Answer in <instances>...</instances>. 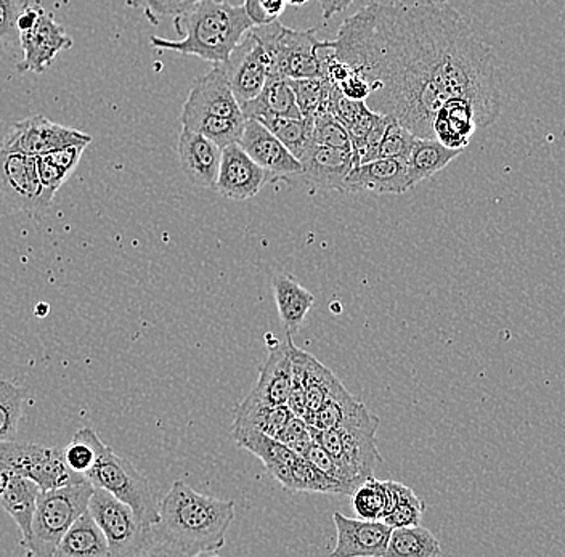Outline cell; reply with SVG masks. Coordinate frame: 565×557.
<instances>
[{"mask_svg": "<svg viewBox=\"0 0 565 557\" xmlns=\"http://www.w3.org/2000/svg\"><path fill=\"white\" fill-rule=\"evenodd\" d=\"M324 20H331L335 13L344 12L355 0H318ZM423 2H448V0H423Z\"/></svg>", "mask_w": 565, "mask_h": 557, "instance_id": "46", "label": "cell"}, {"mask_svg": "<svg viewBox=\"0 0 565 557\" xmlns=\"http://www.w3.org/2000/svg\"><path fill=\"white\" fill-rule=\"evenodd\" d=\"M233 521L235 502L203 495L175 481L159 504V521L151 527L147 556L215 555L224 548Z\"/></svg>", "mask_w": 565, "mask_h": 557, "instance_id": "2", "label": "cell"}, {"mask_svg": "<svg viewBox=\"0 0 565 557\" xmlns=\"http://www.w3.org/2000/svg\"><path fill=\"white\" fill-rule=\"evenodd\" d=\"M0 196L12 210L39 214L49 210L42 200L38 160L0 148Z\"/></svg>", "mask_w": 565, "mask_h": 557, "instance_id": "11", "label": "cell"}, {"mask_svg": "<svg viewBox=\"0 0 565 557\" xmlns=\"http://www.w3.org/2000/svg\"><path fill=\"white\" fill-rule=\"evenodd\" d=\"M179 161L183 174L198 189L214 190L221 168L222 148L203 133L182 129L179 136Z\"/></svg>", "mask_w": 565, "mask_h": 557, "instance_id": "20", "label": "cell"}, {"mask_svg": "<svg viewBox=\"0 0 565 557\" xmlns=\"http://www.w3.org/2000/svg\"><path fill=\"white\" fill-rule=\"evenodd\" d=\"M201 0H129L130 6L141 9L148 19L157 23L158 19L164 17L182 15L186 10L192 9Z\"/></svg>", "mask_w": 565, "mask_h": 557, "instance_id": "41", "label": "cell"}, {"mask_svg": "<svg viewBox=\"0 0 565 557\" xmlns=\"http://www.w3.org/2000/svg\"><path fill=\"white\" fill-rule=\"evenodd\" d=\"M292 416L295 415L286 405L264 404L247 396L236 407L232 429H254V431L277 437Z\"/></svg>", "mask_w": 565, "mask_h": 557, "instance_id": "29", "label": "cell"}, {"mask_svg": "<svg viewBox=\"0 0 565 557\" xmlns=\"http://www.w3.org/2000/svg\"><path fill=\"white\" fill-rule=\"evenodd\" d=\"M87 144H71L51 153L35 158L38 160L39 179L42 183V200L51 207L56 192L65 185L66 180L79 165Z\"/></svg>", "mask_w": 565, "mask_h": 557, "instance_id": "26", "label": "cell"}, {"mask_svg": "<svg viewBox=\"0 0 565 557\" xmlns=\"http://www.w3.org/2000/svg\"><path fill=\"white\" fill-rule=\"evenodd\" d=\"M180 122L182 129L203 133L221 148L238 142L246 118L222 63L212 66L210 73L194 81L183 104Z\"/></svg>", "mask_w": 565, "mask_h": 557, "instance_id": "4", "label": "cell"}, {"mask_svg": "<svg viewBox=\"0 0 565 557\" xmlns=\"http://www.w3.org/2000/svg\"><path fill=\"white\" fill-rule=\"evenodd\" d=\"M338 542L333 557H381L386 556L392 527L383 521L351 519L342 513L333 514Z\"/></svg>", "mask_w": 565, "mask_h": 557, "instance_id": "17", "label": "cell"}, {"mask_svg": "<svg viewBox=\"0 0 565 557\" xmlns=\"http://www.w3.org/2000/svg\"><path fill=\"white\" fill-rule=\"evenodd\" d=\"M86 478L94 486L129 504L148 528L158 524L159 504L150 481L129 460L119 457L109 447H106Z\"/></svg>", "mask_w": 565, "mask_h": 557, "instance_id": "8", "label": "cell"}, {"mask_svg": "<svg viewBox=\"0 0 565 557\" xmlns=\"http://www.w3.org/2000/svg\"><path fill=\"white\" fill-rule=\"evenodd\" d=\"M56 557H105L109 556L108 542L92 514H81L63 535L56 548Z\"/></svg>", "mask_w": 565, "mask_h": 557, "instance_id": "27", "label": "cell"}, {"mask_svg": "<svg viewBox=\"0 0 565 557\" xmlns=\"http://www.w3.org/2000/svg\"><path fill=\"white\" fill-rule=\"evenodd\" d=\"M41 10L42 7L38 9V7L24 6L17 20L18 33H24V31H30L31 28H34V24L38 23L39 15H41Z\"/></svg>", "mask_w": 565, "mask_h": 557, "instance_id": "47", "label": "cell"}, {"mask_svg": "<svg viewBox=\"0 0 565 557\" xmlns=\"http://www.w3.org/2000/svg\"><path fill=\"white\" fill-rule=\"evenodd\" d=\"M412 189L404 160L377 158L353 165L344 180L342 193H374V195H404Z\"/></svg>", "mask_w": 565, "mask_h": 557, "instance_id": "18", "label": "cell"}, {"mask_svg": "<svg viewBox=\"0 0 565 557\" xmlns=\"http://www.w3.org/2000/svg\"><path fill=\"white\" fill-rule=\"evenodd\" d=\"M416 139L418 136H415L412 130L398 125L395 119H391L380 143H377L376 160L377 158H391V160L405 161Z\"/></svg>", "mask_w": 565, "mask_h": 557, "instance_id": "39", "label": "cell"}, {"mask_svg": "<svg viewBox=\"0 0 565 557\" xmlns=\"http://www.w3.org/2000/svg\"><path fill=\"white\" fill-rule=\"evenodd\" d=\"M94 489V484L86 479L77 484L56 486L39 493L30 543L24 548L28 555H55L63 535L81 514L86 513Z\"/></svg>", "mask_w": 565, "mask_h": 557, "instance_id": "6", "label": "cell"}, {"mask_svg": "<svg viewBox=\"0 0 565 557\" xmlns=\"http://www.w3.org/2000/svg\"><path fill=\"white\" fill-rule=\"evenodd\" d=\"M250 33L263 42L270 56L271 77H320L317 51L321 41H318L316 30H292L275 20L268 24H254Z\"/></svg>", "mask_w": 565, "mask_h": 557, "instance_id": "7", "label": "cell"}, {"mask_svg": "<svg viewBox=\"0 0 565 557\" xmlns=\"http://www.w3.org/2000/svg\"><path fill=\"white\" fill-rule=\"evenodd\" d=\"M259 122H263L298 160L312 143V119L268 118Z\"/></svg>", "mask_w": 565, "mask_h": 557, "instance_id": "35", "label": "cell"}, {"mask_svg": "<svg viewBox=\"0 0 565 557\" xmlns=\"http://www.w3.org/2000/svg\"><path fill=\"white\" fill-rule=\"evenodd\" d=\"M363 408H365V404L359 400V398L353 397L345 389L344 384L338 381L327 401H324L323 407L310 418L309 426L310 428L321 429V431H324V429H335L355 418Z\"/></svg>", "mask_w": 565, "mask_h": 557, "instance_id": "30", "label": "cell"}, {"mask_svg": "<svg viewBox=\"0 0 565 557\" xmlns=\"http://www.w3.org/2000/svg\"><path fill=\"white\" fill-rule=\"evenodd\" d=\"M353 510L360 519L383 521L386 516V489L384 481L369 478L352 493Z\"/></svg>", "mask_w": 565, "mask_h": 557, "instance_id": "37", "label": "cell"}, {"mask_svg": "<svg viewBox=\"0 0 565 557\" xmlns=\"http://www.w3.org/2000/svg\"><path fill=\"white\" fill-rule=\"evenodd\" d=\"M23 7L21 0H0V49L20 45L17 20Z\"/></svg>", "mask_w": 565, "mask_h": 557, "instance_id": "44", "label": "cell"}, {"mask_svg": "<svg viewBox=\"0 0 565 557\" xmlns=\"http://www.w3.org/2000/svg\"><path fill=\"white\" fill-rule=\"evenodd\" d=\"M232 431L236 443L242 449L250 451L254 457L259 458L267 471L280 467V464L292 463L296 458L300 457L267 433L254 431V429H232Z\"/></svg>", "mask_w": 565, "mask_h": 557, "instance_id": "32", "label": "cell"}, {"mask_svg": "<svg viewBox=\"0 0 565 557\" xmlns=\"http://www.w3.org/2000/svg\"><path fill=\"white\" fill-rule=\"evenodd\" d=\"M90 143L92 136L88 133L56 125L45 116L34 115L10 127L0 148L38 158L71 144Z\"/></svg>", "mask_w": 565, "mask_h": 557, "instance_id": "12", "label": "cell"}, {"mask_svg": "<svg viewBox=\"0 0 565 557\" xmlns=\"http://www.w3.org/2000/svg\"><path fill=\"white\" fill-rule=\"evenodd\" d=\"M87 510L105 534L109 556H147L151 528L137 517L129 504L95 486Z\"/></svg>", "mask_w": 565, "mask_h": 557, "instance_id": "9", "label": "cell"}, {"mask_svg": "<svg viewBox=\"0 0 565 557\" xmlns=\"http://www.w3.org/2000/svg\"><path fill=\"white\" fill-rule=\"evenodd\" d=\"M73 38L68 36L65 28L56 23L51 13L41 10L38 23L30 31L20 33V47L23 58L18 63L20 73L41 74L47 72L55 62L56 55L73 47Z\"/></svg>", "mask_w": 565, "mask_h": 557, "instance_id": "15", "label": "cell"}, {"mask_svg": "<svg viewBox=\"0 0 565 557\" xmlns=\"http://www.w3.org/2000/svg\"><path fill=\"white\" fill-rule=\"evenodd\" d=\"M242 109L246 119L256 121L268 118H302L295 92L289 86V81L282 77H270L260 94L243 104Z\"/></svg>", "mask_w": 565, "mask_h": 557, "instance_id": "23", "label": "cell"}, {"mask_svg": "<svg viewBox=\"0 0 565 557\" xmlns=\"http://www.w3.org/2000/svg\"><path fill=\"white\" fill-rule=\"evenodd\" d=\"M0 471L15 472L31 479L41 492L77 484L87 479L71 471L63 450L47 449L34 443H18L15 440L0 443Z\"/></svg>", "mask_w": 565, "mask_h": 557, "instance_id": "10", "label": "cell"}, {"mask_svg": "<svg viewBox=\"0 0 565 557\" xmlns=\"http://www.w3.org/2000/svg\"><path fill=\"white\" fill-rule=\"evenodd\" d=\"M292 384V363L286 344L275 345L268 352L249 397L270 405H286Z\"/></svg>", "mask_w": 565, "mask_h": 557, "instance_id": "22", "label": "cell"}, {"mask_svg": "<svg viewBox=\"0 0 565 557\" xmlns=\"http://www.w3.org/2000/svg\"><path fill=\"white\" fill-rule=\"evenodd\" d=\"M380 418L363 408L355 418L335 429H312L313 440L334 458L344 472L349 484L356 489L363 481L373 478L383 464V457L376 446Z\"/></svg>", "mask_w": 565, "mask_h": 557, "instance_id": "5", "label": "cell"}, {"mask_svg": "<svg viewBox=\"0 0 565 557\" xmlns=\"http://www.w3.org/2000/svg\"><path fill=\"white\" fill-rule=\"evenodd\" d=\"M24 394L20 387L0 379V443L15 440L18 425L23 415Z\"/></svg>", "mask_w": 565, "mask_h": 557, "instance_id": "36", "label": "cell"}, {"mask_svg": "<svg viewBox=\"0 0 565 557\" xmlns=\"http://www.w3.org/2000/svg\"><path fill=\"white\" fill-rule=\"evenodd\" d=\"M222 65L239 105L256 98L271 77L270 56L250 31Z\"/></svg>", "mask_w": 565, "mask_h": 557, "instance_id": "13", "label": "cell"}, {"mask_svg": "<svg viewBox=\"0 0 565 557\" xmlns=\"http://www.w3.org/2000/svg\"><path fill=\"white\" fill-rule=\"evenodd\" d=\"M295 92L296 104L302 118L312 119L318 113L330 109L331 84L323 77H303L288 79Z\"/></svg>", "mask_w": 565, "mask_h": 557, "instance_id": "34", "label": "cell"}, {"mask_svg": "<svg viewBox=\"0 0 565 557\" xmlns=\"http://www.w3.org/2000/svg\"><path fill=\"white\" fill-rule=\"evenodd\" d=\"M238 143L270 175L271 182L302 174L298 158L256 119H246Z\"/></svg>", "mask_w": 565, "mask_h": 557, "instance_id": "16", "label": "cell"}, {"mask_svg": "<svg viewBox=\"0 0 565 557\" xmlns=\"http://www.w3.org/2000/svg\"><path fill=\"white\" fill-rule=\"evenodd\" d=\"M312 142L338 148V150L352 151L351 137L348 129L330 111L318 113L312 118Z\"/></svg>", "mask_w": 565, "mask_h": 557, "instance_id": "38", "label": "cell"}, {"mask_svg": "<svg viewBox=\"0 0 565 557\" xmlns=\"http://www.w3.org/2000/svg\"><path fill=\"white\" fill-rule=\"evenodd\" d=\"M331 45L369 81L365 104L415 136L433 139L434 116L451 100L472 104L480 129L500 118L492 49L448 2H371L342 21Z\"/></svg>", "mask_w": 565, "mask_h": 557, "instance_id": "1", "label": "cell"}, {"mask_svg": "<svg viewBox=\"0 0 565 557\" xmlns=\"http://www.w3.org/2000/svg\"><path fill=\"white\" fill-rule=\"evenodd\" d=\"M106 447L108 446L102 442L100 437L97 436L94 429L83 428L74 433L68 447L63 450V457H65L71 471L86 478L87 472L97 463Z\"/></svg>", "mask_w": 565, "mask_h": 557, "instance_id": "33", "label": "cell"}, {"mask_svg": "<svg viewBox=\"0 0 565 557\" xmlns=\"http://www.w3.org/2000/svg\"><path fill=\"white\" fill-rule=\"evenodd\" d=\"M302 178L323 192H341L344 180L353 168L352 151L338 150L327 144L310 143L300 154Z\"/></svg>", "mask_w": 565, "mask_h": 557, "instance_id": "19", "label": "cell"}, {"mask_svg": "<svg viewBox=\"0 0 565 557\" xmlns=\"http://www.w3.org/2000/svg\"><path fill=\"white\" fill-rule=\"evenodd\" d=\"M268 472H270L271 478L277 479L285 489L291 490V492L345 495L341 485L321 474L303 457H298L292 463L280 464V467L270 469Z\"/></svg>", "mask_w": 565, "mask_h": 557, "instance_id": "28", "label": "cell"}, {"mask_svg": "<svg viewBox=\"0 0 565 557\" xmlns=\"http://www.w3.org/2000/svg\"><path fill=\"white\" fill-rule=\"evenodd\" d=\"M270 182V175L254 162L238 142L222 148L221 168L214 185L218 195L233 201L250 200Z\"/></svg>", "mask_w": 565, "mask_h": 557, "instance_id": "14", "label": "cell"}, {"mask_svg": "<svg viewBox=\"0 0 565 557\" xmlns=\"http://www.w3.org/2000/svg\"><path fill=\"white\" fill-rule=\"evenodd\" d=\"M271 287L282 326L292 336L298 333L310 309L316 304V296L289 275H275Z\"/></svg>", "mask_w": 565, "mask_h": 557, "instance_id": "24", "label": "cell"}, {"mask_svg": "<svg viewBox=\"0 0 565 557\" xmlns=\"http://www.w3.org/2000/svg\"><path fill=\"white\" fill-rule=\"evenodd\" d=\"M41 489L31 479L15 472L0 471V507L15 521L21 532V546L26 548Z\"/></svg>", "mask_w": 565, "mask_h": 557, "instance_id": "21", "label": "cell"}, {"mask_svg": "<svg viewBox=\"0 0 565 557\" xmlns=\"http://www.w3.org/2000/svg\"><path fill=\"white\" fill-rule=\"evenodd\" d=\"M387 557H439L441 548L439 539L433 532L412 525V527L392 528L386 549Z\"/></svg>", "mask_w": 565, "mask_h": 557, "instance_id": "31", "label": "cell"}, {"mask_svg": "<svg viewBox=\"0 0 565 557\" xmlns=\"http://www.w3.org/2000/svg\"><path fill=\"white\" fill-rule=\"evenodd\" d=\"M254 26L245 7L228 0H201L182 15L174 17L179 41L151 36L153 47L193 55L212 65L227 62L232 52Z\"/></svg>", "mask_w": 565, "mask_h": 557, "instance_id": "3", "label": "cell"}, {"mask_svg": "<svg viewBox=\"0 0 565 557\" xmlns=\"http://www.w3.org/2000/svg\"><path fill=\"white\" fill-rule=\"evenodd\" d=\"M424 510H426V503L416 493H413L404 502L398 503L391 513H387L383 522H386L388 527L392 528L419 525L422 524Z\"/></svg>", "mask_w": 565, "mask_h": 557, "instance_id": "43", "label": "cell"}, {"mask_svg": "<svg viewBox=\"0 0 565 557\" xmlns=\"http://www.w3.org/2000/svg\"><path fill=\"white\" fill-rule=\"evenodd\" d=\"M465 150L445 147L436 139H424L418 137L408 158L405 160L406 172H408L409 185L416 186L444 171L451 161L457 160Z\"/></svg>", "mask_w": 565, "mask_h": 557, "instance_id": "25", "label": "cell"}, {"mask_svg": "<svg viewBox=\"0 0 565 557\" xmlns=\"http://www.w3.org/2000/svg\"><path fill=\"white\" fill-rule=\"evenodd\" d=\"M275 439L281 442L282 446L288 447L289 450L300 454V457H303L316 442L312 429L299 416H292Z\"/></svg>", "mask_w": 565, "mask_h": 557, "instance_id": "40", "label": "cell"}, {"mask_svg": "<svg viewBox=\"0 0 565 557\" xmlns=\"http://www.w3.org/2000/svg\"><path fill=\"white\" fill-rule=\"evenodd\" d=\"M303 458H306L309 463H312L321 474L330 478L335 484L341 485L342 489H344L345 495H352V493L355 492V489H353V486L349 484L348 479H345L342 469L335 463L334 458L331 457L323 447L318 446L317 442H313V446L303 454Z\"/></svg>", "mask_w": 565, "mask_h": 557, "instance_id": "42", "label": "cell"}, {"mask_svg": "<svg viewBox=\"0 0 565 557\" xmlns=\"http://www.w3.org/2000/svg\"><path fill=\"white\" fill-rule=\"evenodd\" d=\"M288 0H246L245 10L254 24H268L278 20Z\"/></svg>", "mask_w": 565, "mask_h": 557, "instance_id": "45", "label": "cell"}]
</instances>
